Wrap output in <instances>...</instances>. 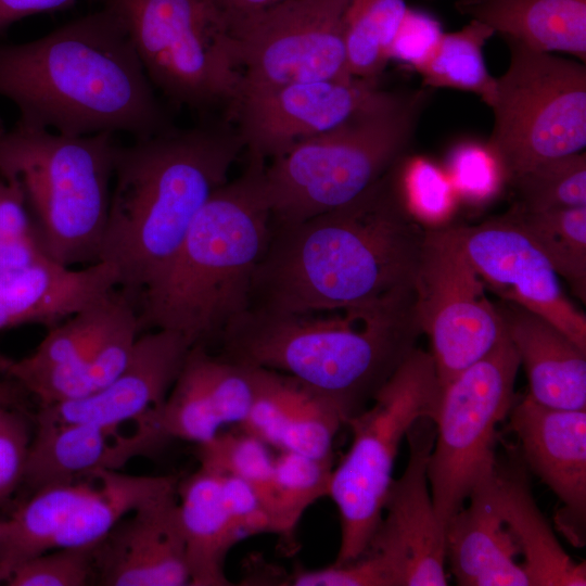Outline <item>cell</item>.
Masks as SVG:
<instances>
[{
    "mask_svg": "<svg viewBox=\"0 0 586 586\" xmlns=\"http://www.w3.org/2000/svg\"><path fill=\"white\" fill-rule=\"evenodd\" d=\"M192 347L174 330L141 332L126 367L111 383L82 398L39 406L36 423L119 428L137 422L163 403Z\"/></svg>",
    "mask_w": 586,
    "mask_h": 586,
    "instance_id": "cell-17",
    "label": "cell"
},
{
    "mask_svg": "<svg viewBox=\"0 0 586 586\" xmlns=\"http://www.w3.org/2000/svg\"><path fill=\"white\" fill-rule=\"evenodd\" d=\"M94 484L79 481L31 493L0 526V583L28 560L54 548L58 534Z\"/></svg>",
    "mask_w": 586,
    "mask_h": 586,
    "instance_id": "cell-30",
    "label": "cell"
},
{
    "mask_svg": "<svg viewBox=\"0 0 586 586\" xmlns=\"http://www.w3.org/2000/svg\"><path fill=\"white\" fill-rule=\"evenodd\" d=\"M413 305L346 316L247 308L221 332L220 355L298 380L340 410L366 409L415 348Z\"/></svg>",
    "mask_w": 586,
    "mask_h": 586,
    "instance_id": "cell-5",
    "label": "cell"
},
{
    "mask_svg": "<svg viewBox=\"0 0 586 586\" xmlns=\"http://www.w3.org/2000/svg\"><path fill=\"white\" fill-rule=\"evenodd\" d=\"M113 135L68 136L0 119V177L24 192L39 242L54 262H98L116 148Z\"/></svg>",
    "mask_w": 586,
    "mask_h": 586,
    "instance_id": "cell-6",
    "label": "cell"
},
{
    "mask_svg": "<svg viewBox=\"0 0 586 586\" xmlns=\"http://www.w3.org/2000/svg\"><path fill=\"white\" fill-rule=\"evenodd\" d=\"M441 393L431 354L412 348L370 405L345 423L352 444L333 468L329 493L341 524L334 563L355 561L367 551L382 518L402 441L419 418L435 420Z\"/></svg>",
    "mask_w": 586,
    "mask_h": 586,
    "instance_id": "cell-8",
    "label": "cell"
},
{
    "mask_svg": "<svg viewBox=\"0 0 586 586\" xmlns=\"http://www.w3.org/2000/svg\"><path fill=\"white\" fill-rule=\"evenodd\" d=\"M265 165L247 157L242 174L201 208L170 263L136 301L142 331L174 330L204 345L249 308L271 230Z\"/></svg>",
    "mask_w": 586,
    "mask_h": 586,
    "instance_id": "cell-4",
    "label": "cell"
},
{
    "mask_svg": "<svg viewBox=\"0 0 586 586\" xmlns=\"http://www.w3.org/2000/svg\"><path fill=\"white\" fill-rule=\"evenodd\" d=\"M11 410H9L3 400H2V396H1V391H0V424L4 421V419L8 417V415L10 413Z\"/></svg>",
    "mask_w": 586,
    "mask_h": 586,
    "instance_id": "cell-48",
    "label": "cell"
},
{
    "mask_svg": "<svg viewBox=\"0 0 586 586\" xmlns=\"http://www.w3.org/2000/svg\"><path fill=\"white\" fill-rule=\"evenodd\" d=\"M206 347L193 346L163 403L142 419L166 443L182 440L201 445L224 426L208 387ZM139 420V421H140Z\"/></svg>",
    "mask_w": 586,
    "mask_h": 586,
    "instance_id": "cell-31",
    "label": "cell"
},
{
    "mask_svg": "<svg viewBox=\"0 0 586 586\" xmlns=\"http://www.w3.org/2000/svg\"><path fill=\"white\" fill-rule=\"evenodd\" d=\"M91 493L73 510L56 536L54 548L98 545L127 514L151 499L177 488L176 476H150L99 470Z\"/></svg>",
    "mask_w": 586,
    "mask_h": 586,
    "instance_id": "cell-29",
    "label": "cell"
},
{
    "mask_svg": "<svg viewBox=\"0 0 586 586\" xmlns=\"http://www.w3.org/2000/svg\"><path fill=\"white\" fill-rule=\"evenodd\" d=\"M243 144L234 127H168L117 144L98 262L114 267L136 303L163 272L196 215L229 180Z\"/></svg>",
    "mask_w": 586,
    "mask_h": 586,
    "instance_id": "cell-3",
    "label": "cell"
},
{
    "mask_svg": "<svg viewBox=\"0 0 586 586\" xmlns=\"http://www.w3.org/2000/svg\"><path fill=\"white\" fill-rule=\"evenodd\" d=\"M428 93L390 90L339 127L266 163L271 224L292 225L341 207L397 166L412 142Z\"/></svg>",
    "mask_w": 586,
    "mask_h": 586,
    "instance_id": "cell-7",
    "label": "cell"
},
{
    "mask_svg": "<svg viewBox=\"0 0 586 586\" xmlns=\"http://www.w3.org/2000/svg\"><path fill=\"white\" fill-rule=\"evenodd\" d=\"M447 230L485 286L548 320L586 351L585 315L565 296L559 276L512 209L480 225Z\"/></svg>",
    "mask_w": 586,
    "mask_h": 586,
    "instance_id": "cell-16",
    "label": "cell"
},
{
    "mask_svg": "<svg viewBox=\"0 0 586 586\" xmlns=\"http://www.w3.org/2000/svg\"><path fill=\"white\" fill-rule=\"evenodd\" d=\"M341 425L330 400L291 375L256 367L255 398L240 429L278 451L331 459Z\"/></svg>",
    "mask_w": 586,
    "mask_h": 586,
    "instance_id": "cell-22",
    "label": "cell"
},
{
    "mask_svg": "<svg viewBox=\"0 0 586 586\" xmlns=\"http://www.w3.org/2000/svg\"><path fill=\"white\" fill-rule=\"evenodd\" d=\"M390 90L380 78L292 82L239 95L228 113L247 157L267 162L296 143L344 124Z\"/></svg>",
    "mask_w": 586,
    "mask_h": 586,
    "instance_id": "cell-14",
    "label": "cell"
},
{
    "mask_svg": "<svg viewBox=\"0 0 586 586\" xmlns=\"http://www.w3.org/2000/svg\"><path fill=\"white\" fill-rule=\"evenodd\" d=\"M177 500L190 585H231L226 575V559L242 537L224 505L218 474L199 467L178 481Z\"/></svg>",
    "mask_w": 586,
    "mask_h": 586,
    "instance_id": "cell-27",
    "label": "cell"
},
{
    "mask_svg": "<svg viewBox=\"0 0 586 586\" xmlns=\"http://www.w3.org/2000/svg\"><path fill=\"white\" fill-rule=\"evenodd\" d=\"M351 0H283L226 22L240 94L292 82L346 78ZM239 98V97H238Z\"/></svg>",
    "mask_w": 586,
    "mask_h": 586,
    "instance_id": "cell-12",
    "label": "cell"
},
{
    "mask_svg": "<svg viewBox=\"0 0 586 586\" xmlns=\"http://www.w3.org/2000/svg\"><path fill=\"white\" fill-rule=\"evenodd\" d=\"M455 7L505 40L586 61V0H457Z\"/></svg>",
    "mask_w": 586,
    "mask_h": 586,
    "instance_id": "cell-25",
    "label": "cell"
},
{
    "mask_svg": "<svg viewBox=\"0 0 586 586\" xmlns=\"http://www.w3.org/2000/svg\"><path fill=\"white\" fill-rule=\"evenodd\" d=\"M519 356L507 334L483 358L442 387L428 479L445 528L480 474L496 460L497 425L514 404Z\"/></svg>",
    "mask_w": 586,
    "mask_h": 586,
    "instance_id": "cell-11",
    "label": "cell"
},
{
    "mask_svg": "<svg viewBox=\"0 0 586 586\" xmlns=\"http://www.w3.org/2000/svg\"><path fill=\"white\" fill-rule=\"evenodd\" d=\"M501 518L524 561L531 586H585L586 565L561 547L539 511L524 466L497 462Z\"/></svg>",
    "mask_w": 586,
    "mask_h": 586,
    "instance_id": "cell-26",
    "label": "cell"
},
{
    "mask_svg": "<svg viewBox=\"0 0 586 586\" xmlns=\"http://www.w3.org/2000/svg\"><path fill=\"white\" fill-rule=\"evenodd\" d=\"M270 448L242 429L238 432H219L207 443L198 445V460L202 468L246 482L268 512L273 533L275 455Z\"/></svg>",
    "mask_w": 586,
    "mask_h": 586,
    "instance_id": "cell-35",
    "label": "cell"
},
{
    "mask_svg": "<svg viewBox=\"0 0 586 586\" xmlns=\"http://www.w3.org/2000/svg\"><path fill=\"white\" fill-rule=\"evenodd\" d=\"M30 440L23 418L10 411L0 424V505L23 483Z\"/></svg>",
    "mask_w": 586,
    "mask_h": 586,
    "instance_id": "cell-44",
    "label": "cell"
},
{
    "mask_svg": "<svg viewBox=\"0 0 586 586\" xmlns=\"http://www.w3.org/2000/svg\"><path fill=\"white\" fill-rule=\"evenodd\" d=\"M224 505L242 539L272 533L271 519L255 491L243 480L218 473Z\"/></svg>",
    "mask_w": 586,
    "mask_h": 586,
    "instance_id": "cell-43",
    "label": "cell"
},
{
    "mask_svg": "<svg viewBox=\"0 0 586 586\" xmlns=\"http://www.w3.org/2000/svg\"><path fill=\"white\" fill-rule=\"evenodd\" d=\"M525 463L561 500L556 522L571 544H585L586 409L543 406L528 395L509 411Z\"/></svg>",
    "mask_w": 586,
    "mask_h": 586,
    "instance_id": "cell-18",
    "label": "cell"
},
{
    "mask_svg": "<svg viewBox=\"0 0 586 586\" xmlns=\"http://www.w3.org/2000/svg\"><path fill=\"white\" fill-rule=\"evenodd\" d=\"M506 72L495 78L487 142L505 178L586 145L585 64L505 40Z\"/></svg>",
    "mask_w": 586,
    "mask_h": 586,
    "instance_id": "cell-10",
    "label": "cell"
},
{
    "mask_svg": "<svg viewBox=\"0 0 586 586\" xmlns=\"http://www.w3.org/2000/svg\"><path fill=\"white\" fill-rule=\"evenodd\" d=\"M0 526H1V521H0Z\"/></svg>",
    "mask_w": 586,
    "mask_h": 586,
    "instance_id": "cell-49",
    "label": "cell"
},
{
    "mask_svg": "<svg viewBox=\"0 0 586 586\" xmlns=\"http://www.w3.org/2000/svg\"><path fill=\"white\" fill-rule=\"evenodd\" d=\"M333 458L316 459L292 451L275 455L276 508L273 534L285 542L294 534L304 512L329 496Z\"/></svg>",
    "mask_w": 586,
    "mask_h": 586,
    "instance_id": "cell-36",
    "label": "cell"
},
{
    "mask_svg": "<svg viewBox=\"0 0 586 586\" xmlns=\"http://www.w3.org/2000/svg\"><path fill=\"white\" fill-rule=\"evenodd\" d=\"M524 230L572 292L586 301V206L526 211L512 208Z\"/></svg>",
    "mask_w": 586,
    "mask_h": 586,
    "instance_id": "cell-33",
    "label": "cell"
},
{
    "mask_svg": "<svg viewBox=\"0 0 586 586\" xmlns=\"http://www.w3.org/2000/svg\"><path fill=\"white\" fill-rule=\"evenodd\" d=\"M95 578L94 546L56 548L16 568L5 584L9 586H86L95 582Z\"/></svg>",
    "mask_w": 586,
    "mask_h": 586,
    "instance_id": "cell-39",
    "label": "cell"
},
{
    "mask_svg": "<svg viewBox=\"0 0 586 586\" xmlns=\"http://www.w3.org/2000/svg\"><path fill=\"white\" fill-rule=\"evenodd\" d=\"M409 457L399 479H393L382 518L365 553L378 556L394 586H446L445 528L435 513L428 463L435 422L422 417L408 430Z\"/></svg>",
    "mask_w": 586,
    "mask_h": 586,
    "instance_id": "cell-15",
    "label": "cell"
},
{
    "mask_svg": "<svg viewBox=\"0 0 586 586\" xmlns=\"http://www.w3.org/2000/svg\"><path fill=\"white\" fill-rule=\"evenodd\" d=\"M142 332L136 304L129 305L77 361L17 381L39 402L48 406L91 395L111 383L126 367Z\"/></svg>",
    "mask_w": 586,
    "mask_h": 586,
    "instance_id": "cell-28",
    "label": "cell"
},
{
    "mask_svg": "<svg viewBox=\"0 0 586 586\" xmlns=\"http://www.w3.org/2000/svg\"><path fill=\"white\" fill-rule=\"evenodd\" d=\"M494 34L491 27L472 18L459 30L444 31L431 54L416 69L423 87L472 92L489 105L496 77L487 69L483 48Z\"/></svg>",
    "mask_w": 586,
    "mask_h": 586,
    "instance_id": "cell-32",
    "label": "cell"
},
{
    "mask_svg": "<svg viewBox=\"0 0 586 586\" xmlns=\"http://www.w3.org/2000/svg\"><path fill=\"white\" fill-rule=\"evenodd\" d=\"M510 182L517 205L526 211L586 206V154L581 151L539 163Z\"/></svg>",
    "mask_w": 586,
    "mask_h": 586,
    "instance_id": "cell-37",
    "label": "cell"
},
{
    "mask_svg": "<svg viewBox=\"0 0 586 586\" xmlns=\"http://www.w3.org/2000/svg\"><path fill=\"white\" fill-rule=\"evenodd\" d=\"M30 239L38 237L22 187L0 177V245Z\"/></svg>",
    "mask_w": 586,
    "mask_h": 586,
    "instance_id": "cell-45",
    "label": "cell"
},
{
    "mask_svg": "<svg viewBox=\"0 0 586 586\" xmlns=\"http://www.w3.org/2000/svg\"><path fill=\"white\" fill-rule=\"evenodd\" d=\"M449 179L457 194L483 202L493 198L505 178L487 144L466 142L454 148L448 160Z\"/></svg>",
    "mask_w": 586,
    "mask_h": 586,
    "instance_id": "cell-40",
    "label": "cell"
},
{
    "mask_svg": "<svg viewBox=\"0 0 586 586\" xmlns=\"http://www.w3.org/2000/svg\"><path fill=\"white\" fill-rule=\"evenodd\" d=\"M136 423L131 434L92 423L36 424L23 483L31 493L76 483L99 470H119L165 445L148 423Z\"/></svg>",
    "mask_w": 586,
    "mask_h": 586,
    "instance_id": "cell-20",
    "label": "cell"
},
{
    "mask_svg": "<svg viewBox=\"0 0 586 586\" xmlns=\"http://www.w3.org/2000/svg\"><path fill=\"white\" fill-rule=\"evenodd\" d=\"M444 29L432 14L407 8L394 37L391 60L395 59L417 69L431 54Z\"/></svg>",
    "mask_w": 586,
    "mask_h": 586,
    "instance_id": "cell-42",
    "label": "cell"
},
{
    "mask_svg": "<svg viewBox=\"0 0 586 586\" xmlns=\"http://www.w3.org/2000/svg\"><path fill=\"white\" fill-rule=\"evenodd\" d=\"M281 1L283 0H213L225 23L233 18L265 10Z\"/></svg>",
    "mask_w": 586,
    "mask_h": 586,
    "instance_id": "cell-47",
    "label": "cell"
},
{
    "mask_svg": "<svg viewBox=\"0 0 586 586\" xmlns=\"http://www.w3.org/2000/svg\"><path fill=\"white\" fill-rule=\"evenodd\" d=\"M116 288L118 275L104 262L74 269L46 258L0 272V331L27 323L53 327Z\"/></svg>",
    "mask_w": 586,
    "mask_h": 586,
    "instance_id": "cell-23",
    "label": "cell"
},
{
    "mask_svg": "<svg viewBox=\"0 0 586 586\" xmlns=\"http://www.w3.org/2000/svg\"><path fill=\"white\" fill-rule=\"evenodd\" d=\"M0 95L17 107V124L68 136L140 139L170 127L125 25L105 7L0 46Z\"/></svg>",
    "mask_w": 586,
    "mask_h": 586,
    "instance_id": "cell-2",
    "label": "cell"
},
{
    "mask_svg": "<svg viewBox=\"0 0 586 586\" xmlns=\"http://www.w3.org/2000/svg\"><path fill=\"white\" fill-rule=\"evenodd\" d=\"M125 25L154 89L207 111L237 101L241 71L213 0H104Z\"/></svg>",
    "mask_w": 586,
    "mask_h": 586,
    "instance_id": "cell-9",
    "label": "cell"
},
{
    "mask_svg": "<svg viewBox=\"0 0 586 586\" xmlns=\"http://www.w3.org/2000/svg\"><path fill=\"white\" fill-rule=\"evenodd\" d=\"M279 585L294 586H394L393 578L382 560L365 553L355 561L307 570L296 568Z\"/></svg>",
    "mask_w": 586,
    "mask_h": 586,
    "instance_id": "cell-41",
    "label": "cell"
},
{
    "mask_svg": "<svg viewBox=\"0 0 586 586\" xmlns=\"http://www.w3.org/2000/svg\"><path fill=\"white\" fill-rule=\"evenodd\" d=\"M447 228L426 230L415 282L413 317L431 343L443 387L505 335L499 309Z\"/></svg>",
    "mask_w": 586,
    "mask_h": 586,
    "instance_id": "cell-13",
    "label": "cell"
},
{
    "mask_svg": "<svg viewBox=\"0 0 586 586\" xmlns=\"http://www.w3.org/2000/svg\"><path fill=\"white\" fill-rule=\"evenodd\" d=\"M397 167L341 207L271 224L249 308L303 315L411 305L426 230L403 201Z\"/></svg>",
    "mask_w": 586,
    "mask_h": 586,
    "instance_id": "cell-1",
    "label": "cell"
},
{
    "mask_svg": "<svg viewBox=\"0 0 586 586\" xmlns=\"http://www.w3.org/2000/svg\"><path fill=\"white\" fill-rule=\"evenodd\" d=\"M508 339L524 367L536 403L586 409V351L543 317L509 303L499 309Z\"/></svg>",
    "mask_w": 586,
    "mask_h": 586,
    "instance_id": "cell-24",
    "label": "cell"
},
{
    "mask_svg": "<svg viewBox=\"0 0 586 586\" xmlns=\"http://www.w3.org/2000/svg\"><path fill=\"white\" fill-rule=\"evenodd\" d=\"M94 555L100 585H190L177 488L123 519L94 546Z\"/></svg>",
    "mask_w": 586,
    "mask_h": 586,
    "instance_id": "cell-19",
    "label": "cell"
},
{
    "mask_svg": "<svg viewBox=\"0 0 586 586\" xmlns=\"http://www.w3.org/2000/svg\"><path fill=\"white\" fill-rule=\"evenodd\" d=\"M467 508L445 527L446 559L460 586H531L499 510L497 460L475 481Z\"/></svg>",
    "mask_w": 586,
    "mask_h": 586,
    "instance_id": "cell-21",
    "label": "cell"
},
{
    "mask_svg": "<svg viewBox=\"0 0 586 586\" xmlns=\"http://www.w3.org/2000/svg\"><path fill=\"white\" fill-rule=\"evenodd\" d=\"M74 2L75 0H0V33L26 16L65 9Z\"/></svg>",
    "mask_w": 586,
    "mask_h": 586,
    "instance_id": "cell-46",
    "label": "cell"
},
{
    "mask_svg": "<svg viewBox=\"0 0 586 586\" xmlns=\"http://www.w3.org/2000/svg\"><path fill=\"white\" fill-rule=\"evenodd\" d=\"M397 181L409 213L428 222H441L450 216L456 191L447 174L425 157L415 156L403 170L397 167Z\"/></svg>",
    "mask_w": 586,
    "mask_h": 586,
    "instance_id": "cell-38",
    "label": "cell"
},
{
    "mask_svg": "<svg viewBox=\"0 0 586 586\" xmlns=\"http://www.w3.org/2000/svg\"><path fill=\"white\" fill-rule=\"evenodd\" d=\"M407 8V0H351L345 48L352 76L380 78L391 61L392 43Z\"/></svg>",
    "mask_w": 586,
    "mask_h": 586,
    "instance_id": "cell-34",
    "label": "cell"
}]
</instances>
